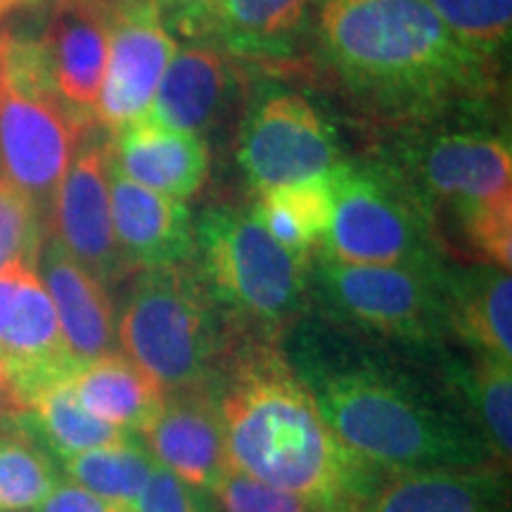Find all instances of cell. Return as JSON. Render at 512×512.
Instances as JSON below:
<instances>
[{"instance_id":"6da1fadb","label":"cell","mask_w":512,"mask_h":512,"mask_svg":"<svg viewBox=\"0 0 512 512\" xmlns=\"http://www.w3.org/2000/svg\"><path fill=\"white\" fill-rule=\"evenodd\" d=\"M280 342L320 415L349 451L382 470L501 465L482 427L427 358L320 318H299Z\"/></svg>"},{"instance_id":"7a4b0ae2","label":"cell","mask_w":512,"mask_h":512,"mask_svg":"<svg viewBox=\"0 0 512 512\" xmlns=\"http://www.w3.org/2000/svg\"><path fill=\"white\" fill-rule=\"evenodd\" d=\"M318 46L351 98L413 126L501 93V60L460 43L425 0H323Z\"/></svg>"},{"instance_id":"3957f363","label":"cell","mask_w":512,"mask_h":512,"mask_svg":"<svg viewBox=\"0 0 512 512\" xmlns=\"http://www.w3.org/2000/svg\"><path fill=\"white\" fill-rule=\"evenodd\" d=\"M209 389L219 403L230 465L328 512H354L380 475L335 437L275 339L230 328Z\"/></svg>"},{"instance_id":"277c9868","label":"cell","mask_w":512,"mask_h":512,"mask_svg":"<svg viewBox=\"0 0 512 512\" xmlns=\"http://www.w3.org/2000/svg\"><path fill=\"white\" fill-rule=\"evenodd\" d=\"M311 261L280 247L249 211L214 207L195 226L192 264L233 330L283 342L309 304Z\"/></svg>"},{"instance_id":"5b68a950","label":"cell","mask_w":512,"mask_h":512,"mask_svg":"<svg viewBox=\"0 0 512 512\" xmlns=\"http://www.w3.org/2000/svg\"><path fill=\"white\" fill-rule=\"evenodd\" d=\"M121 354L164 392L207 387L230 342V325L192 261L143 268L117 318Z\"/></svg>"},{"instance_id":"8992f818","label":"cell","mask_w":512,"mask_h":512,"mask_svg":"<svg viewBox=\"0 0 512 512\" xmlns=\"http://www.w3.org/2000/svg\"><path fill=\"white\" fill-rule=\"evenodd\" d=\"M446 268L344 264L313 254L309 302L320 318L375 342L434 356L451 339Z\"/></svg>"},{"instance_id":"52a82bcc","label":"cell","mask_w":512,"mask_h":512,"mask_svg":"<svg viewBox=\"0 0 512 512\" xmlns=\"http://www.w3.org/2000/svg\"><path fill=\"white\" fill-rule=\"evenodd\" d=\"M332 214L318 252L344 264H446L420 197L389 162L354 159L330 169Z\"/></svg>"},{"instance_id":"ba28073f","label":"cell","mask_w":512,"mask_h":512,"mask_svg":"<svg viewBox=\"0 0 512 512\" xmlns=\"http://www.w3.org/2000/svg\"><path fill=\"white\" fill-rule=\"evenodd\" d=\"M95 126L60 95L19 91L0 74V174L27 195L48 230L69 162Z\"/></svg>"},{"instance_id":"9c48e42d","label":"cell","mask_w":512,"mask_h":512,"mask_svg":"<svg viewBox=\"0 0 512 512\" xmlns=\"http://www.w3.org/2000/svg\"><path fill=\"white\" fill-rule=\"evenodd\" d=\"M238 162L254 192L323 176L342 162L332 126L304 95L271 91L249 110Z\"/></svg>"},{"instance_id":"30bf717a","label":"cell","mask_w":512,"mask_h":512,"mask_svg":"<svg viewBox=\"0 0 512 512\" xmlns=\"http://www.w3.org/2000/svg\"><path fill=\"white\" fill-rule=\"evenodd\" d=\"M0 370L24 408L79 370L62 337L53 299L27 261L0 268Z\"/></svg>"},{"instance_id":"8fae6325","label":"cell","mask_w":512,"mask_h":512,"mask_svg":"<svg viewBox=\"0 0 512 512\" xmlns=\"http://www.w3.org/2000/svg\"><path fill=\"white\" fill-rule=\"evenodd\" d=\"M91 128L76 147L57 190L48 233L102 285H117L131 268L121 256L110 202V140Z\"/></svg>"},{"instance_id":"7c38bea8","label":"cell","mask_w":512,"mask_h":512,"mask_svg":"<svg viewBox=\"0 0 512 512\" xmlns=\"http://www.w3.org/2000/svg\"><path fill=\"white\" fill-rule=\"evenodd\" d=\"M110 57L102 79L95 119L105 131L143 117L159 81L176 55V41L152 0H110Z\"/></svg>"},{"instance_id":"4fadbf2b","label":"cell","mask_w":512,"mask_h":512,"mask_svg":"<svg viewBox=\"0 0 512 512\" xmlns=\"http://www.w3.org/2000/svg\"><path fill=\"white\" fill-rule=\"evenodd\" d=\"M138 437L155 463L200 489L211 491L233 470L219 403L209 384L166 392L162 411Z\"/></svg>"},{"instance_id":"5bb4252c","label":"cell","mask_w":512,"mask_h":512,"mask_svg":"<svg viewBox=\"0 0 512 512\" xmlns=\"http://www.w3.org/2000/svg\"><path fill=\"white\" fill-rule=\"evenodd\" d=\"M110 31V0H55L41 36L60 98L95 124V107L110 57Z\"/></svg>"},{"instance_id":"9a60e30c","label":"cell","mask_w":512,"mask_h":512,"mask_svg":"<svg viewBox=\"0 0 512 512\" xmlns=\"http://www.w3.org/2000/svg\"><path fill=\"white\" fill-rule=\"evenodd\" d=\"M503 465L380 470L354 512H508Z\"/></svg>"},{"instance_id":"2e32d148","label":"cell","mask_w":512,"mask_h":512,"mask_svg":"<svg viewBox=\"0 0 512 512\" xmlns=\"http://www.w3.org/2000/svg\"><path fill=\"white\" fill-rule=\"evenodd\" d=\"M112 223L131 271L188 264L195 254V223L181 200L133 183L110 155Z\"/></svg>"},{"instance_id":"e0dca14e","label":"cell","mask_w":512,"mask_h":512,"mask_svg":"<svg viewBox=\"0 0 512 512\" xmlns=\"http://www.w3.org/2000/svg\"><path fill=\"white\" fill-rule=\"evenodd\" d=\"M36 271L53 299L57 320L76 366L117 351V318L105 285L69 256L57 238L46 235Z\"/></svg>"},{"instance_id":"ac0fdd59","label":"cell","mask_w":512,"mask_h":512,"mask_svg":"<svg viewBox=\"0 0 512 512\" xmlns=\"http://www.w3.org/2000/svg\"><path fill=\"white\" fill-rule=\"evenodd\" d=\"M112 162L126 178L174 200H190L209 178L207 140L136 119L112 133Z\"/></svg>"},{"instance_id":"d6986e66","label":"cell","mask_w":512,"mask_h":512,"mask_svg":"<svg viewBox=\"0 0 512 512\" xmlns=\"http://www.w3.org/2000/svg\"><path fill=\"white\" fill-rule=\"evenodd\" d=\"M235 74L233 62L221 50L185 48L169 62L155 98L140 119L197 136L207 133L226 110L235 91Z\"/></svg>"},{"instance_id":"ffe728a7","label":"cell","mask_w":512,"mask_h":512,"mask_svg":"<svg viewBox=\"0 0 512 512\" xmlns=\"http://www.w3.org/2000/svg\"><path fill=\"white\" fill-rule=\"evenodd\" d=\"M446 306L451 337L472 356L512 363V280L491 264L446 268Z\"/></svg>"},{"instance_id":"44dd1931","label":"cell","mask_w":512,"mask_h":512,"mask_svg":"<svg viewBox=\"0 0 512 512\" xmlns=\"http://www.w3.org/2000/svg\"><path fill=\"white\" fill-rule=\"evenodd\" d=\"M69 384L88 413L136 437L150 427L166 399L164 389L121 351L81 366Z\"/></svg>"},{"instance_id":"7402d4cb","label":"cell","mask_w":512,"mask_h":512,"mask_svg":"<svg viewBox=\"0 0 512 512\" xmlns=\"http://www.w3.org/2000/svg\"><path fill=\"white\" fill-rule=\"evenodd\" d=\"M320 0H219L214 38L233 55L273 64L292 57Z\"/></svg>"},{"instance_id":"603a6c76","label":"cell","mask_w":512,"mask_h":512,"mask_svg":"<svg viewBox=\"0 0 512 512\" xmlns=\"http://www.w3.org/2000/svg\"><path fill=\"white\" fill-rule=\"evenodd\" d=\"M12 422L46 448L55 463L76 453L93 451V448L119 446L138 439L136 434L119 430L88 413L76 399L69 382L57 384L38 396L31 406L17 413Z\"/></svg>"},{"instance_id":"cb8c5ba5","label":"cell","mask_w":512,"mask_h":512,"mask_svg":"<svg viewBox=\"0 0 512 512\" xmlns=\"http://www.w3.org/2000/svg\"><path fill=\"white\" fill-rule=\"evenodd\" d=\"M249 214L280 247L290 249L292 254L304 256V259H313L330 226V171L299 183L256 192Z\"/></svg>"},{"instance_id":"d4e9b609","label":"cell","mask_w":512,"mask_h":512,"mask_svg":"<svg viewBox=\"0 0 512 512\" xmlns=\"http://www.w3.org/2000/svg\"><path fill=\"white\" fill-rule=\"evenodd\" d=\"M439 370L482 427L498 463L510 467L512 451V363L498 358H453L441 351Z\"/></svg>"},{"instance_id":"484cf974","label":"cell","mask_w":512,"mask_h":512,"mask_svg":"<svg viewBox=\"0 0 512 512\" xmlns=\"http://www.w3.org/2000/svg\"><path fill=\"white\" fill-rule=\"evenodd\" d=\"M57 465L69 482L124 508H131L157 467L140 437L128 444L76 453L57 460Z\"/></svg>"},{"instance_id":"4316f807","label":"cell","mask_w":512,"mask_h":512,"mask_svg":"<svg viewBox=\"0 0 512 512\" xmlns=\"http://www.w3.org/2000/svg\"><path fill=\"white\" fill-rule=\"evenodd\" d=\"M53 456L15 422H0V512H34L60 482Z\"/></svg>"},{"instance_id":"83f0119b","label":"cell","mask_w":512,"mask_h":512,"mask_svg":"<svg viewBox=\"0 0 512 512\" xmlns=\"http://www.w3.org/2000/svg\"><path fill=\"white\" fill-rule=\"evenodd\" d=\"M448 31L477 53L501 57L510 43L512 0H425Z\"/></svg>"},{"instance_id":"f1b7e54d","label":"cell","mask_w":512,"mask_h":512,"mask_svg":"<svg viewBox=\"0 0 512 512\" xmlns=\"http://www.w3.org/2000/svg\"><path fill=\"white\" fill-rule=\"evenodd\" d=\"M48 228L34 204L0 174V268L10 261H27L36 268Z\"/></svg>"},{"instance_id":"f546056e","label":"cell","mask_w":512,"mask_h":512,"mask_svg":"<svg viewBox=\"0 0 512 512\" xmlns=\"http://www.w3.org/2000/svg\"><path fill=\"white\" fill-rule=\"evenodd\" d=\"M211 496L219 512H328L309 498L275 489L235 467L211 489Z\"/></svg>"},{"instance_id":"4dcf8cb0","label":"cell","mask_w":512,"mask_h":512,"mask_svg":"<svg viewBox=\"0 0 512 512\" xmlns=\"http://www.w3.org/2000/svg\"><path fill=\"white\" fill-rule=\"evenodd\" d=\"M131 512H219L211 491L183 482L157 463L150 482L133 501Z\"/></svg>"},{"instance_id":"1f68e13d","label":"cell","mask_w":512,"mask_h":512,"mask_svg":"<svg viewBox=\"0 0 512 512\" xmlns=\"http://www.w3.org/2000/svg\"><path fill=\"white\" fill-rule=\"evenodd\" d=\"M171 36L209 41L216 34L219 0H152Z\"/></svg>"},{"instance_id":"d6a6232c","label":"cell","mask_w":512,"mask_h":512,"mask_svg":"<svg viewBox=\"0 0 512 512\" xmlns=\"http://www.w3.org/2000/svg\"><path fill=\"white\" fill-rule=\"evenodd\" d=\"M34 512H131L124 505L105 501V498L91 494L83 486L60 479L53 491H50L46 501Z\"/></svg>"},{"instance_id":"836d02e7","label":"cell","mask_w":512,"mask_h":512,"mask_svg":"<svg viewBox=\"0 0 512 512\" xmlns=\"http://www.w3.org/2000/svg\"><path fill=\"white\" fill-rule=\"evenodd\" d=\"M22 411H24V403L17 399L15 389L10 387L8 377H5L3 370H0V422L15 418V415Z\"/></svg>"},{"instance_id":"e575fe53","label":"cell","mask_w":512,"mask_h":512,"mask_svg":"<svg viewBox=\"0 0 512 512\" xmlns=\"http://www.w3.org/2000/svg\"><path fill=\"white\" fill-rule=\"evenodd\" d=\"M31 3H43V0H0V5H3L5 12L12 8H22V5H31Z\"/></svg>"},{"instance_id":"d590c367","label":"cell","mask_w":512,"mask_h":512,"mask_svg":"<svg viewBox=\"0 0 512 512\" xmlns=\"http://www.w3.org/2000/svg\"><path fill=\"white\" fill-rule=\"evenodd\" d=\"M3 12H5V8H3V5H0V15H3Z\"/></svg>"}]
</instances>
